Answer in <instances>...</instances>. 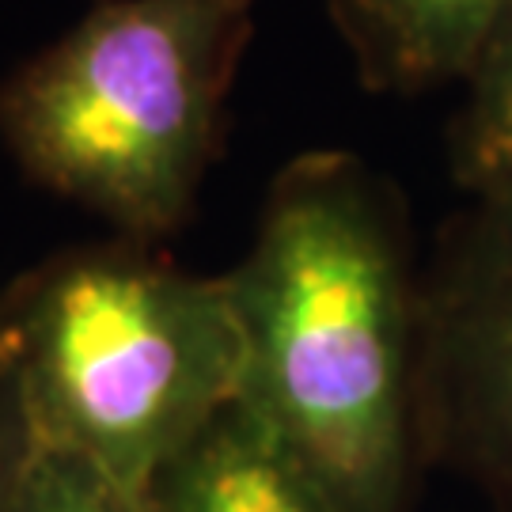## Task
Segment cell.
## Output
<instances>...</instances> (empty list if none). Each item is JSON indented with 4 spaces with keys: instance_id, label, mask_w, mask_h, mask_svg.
Returning a JSON list of instances; mask_svg holds the SVG:
<instances>
[{
    "instance_id": "obj_1",
    "label": "cell",
    "mask_w": 512,
    "mask_h": 512,
    "mask_svg": "<svg viewBox=\"0 0 512 512\" xmlns=\"http://www.w3.org/2000/svg\"><path fill=\"white\" fill-rule=\"evenodd\" d=\"M224 277L243 334L239 406L334 512H414L421 251L399 186L346 148L300 152Z\"/></svg>"
},
{
    "instance_id": "obj_2",
    "label": "cell",
    "mask_w": 512,
    "mask_h": 512,
    "mask_svg": "<svg viewBox=\"0 0 512 512\" xmlns=\"http://www.w3.org/2000/svg\"><path fill=\"white\" fill-rule=\"evenodd\" d=\"M0 372L35 448L152 494L239 403L228 277L110 232L61 247L0 289Z\"/></svg>"
},
{
    "instance_id": "obj_3",
    "label": "cell",
    "mask_w": 512,
    "mask_h": 512,
    "mask_svg": "<svg viewBox=\"0 0 512 512\" xmlns=\"http://www.w3.org/2000/svg\"><path fill=\"white\" fill-rule=\"evenodd\" d=\"M232 0H95L0 84V145L27 183L164 243L194 217L251 42Z\"/></svg>"
},
{
    "instance_id": "obj_4",
    "label": "cell",
    "mask_w": 512,
    "mask_h": 512,
    "mask_svg": "<svg viewBox=\"0 0 512 512\" xmlns=\"http://www.w3.org/2000/svg\"><path fill=\"white\" fill-rule=\"evenodd\" d=\"M425 471L512 512V190L463 198L421 255Z\"/></svg>"
},
{
    "instance_id": "obj_5",
    "label": "cell",
    "mask_w": 512,
    "mask_h": 512,
    "mask_svg": "<svg viewBox=\"0 0 512 512\" xmlns=\"http://www.w3.org/2000/svg\"><path fill=\"white\" fill-rule=\"evenodd\" d=\"M509 0H327L353 69L376 95L459 88Z\"/></svg>"
},
{
    "instance_id": "obj_6",
    "label": "cell",
    "mask_w": 512,
    "mask_h": 512,
    "mask_svg": "<svg viewBox=\"0 0 512 512\" xmlns=\"http://www.w3.org/2000/svg\"><path fill=\"white\" fill-rule=\"evenodd\" d=\"M156 512H334L266 425L224 410L152 486Z\"/></svg>"
},
{
    "instance_id": "obj_7",
    "label": "cell",
    "mask_w": 512,
    "mask_h": 512,
    "mask_svg": "<svg viewBox=\"0 0 512 512\" xmlns=\"http://www.w3.org/2000/svg\"><path fill=\"white\" fill-rule=\"evenodd\" d=\"M444 148L463 198L512 190V0L459 84Z\"/></svg>"
},
{
    "instance_id": "obj_8",
    "label": "cell",
    "mask_w": 512,
    "mask_h": 512,
    "mask_svg": "<svg viewBox=\"0 0 512 512\" xmlns=\"http://www.w3.org/2000/svg\"><path fill=\"white\" fill-rule=\"evenodd\" d=\"M12 512H156V501L145 490H129L76 459L31 444Z\"/></svg>"
},
{
    "instance_id": "obj_9",
    "label": "cell",
    "mask_w": 512,
    "mask_h": 512,
    "mask_svg": "<svg viewBox=\"0 0 512 512\" xmlns=\"http://www.w3.org/2000/svg\"><path fill=\"white\" fill-rule=\"evenodd\" d=\"M27 452H31V440H27V429L19 418L16 395L0 372V512H12V497H16Z\"/></svg>"
},
{
    "instance_id": "obj_10",
    "label": "cell",
    "mask_w": 512,
    "mask_h": 512,
    "mask_svg": "<svg viewBox=\"0 0 512 512\" xmlns=\"http://www.w3.org/2000/svg\"><path fill=\"white\" fill-rule=\"evenodd\" d=\"M232 4H243V8H255V0H232Z\"/></svg>"
}]
</instances>
